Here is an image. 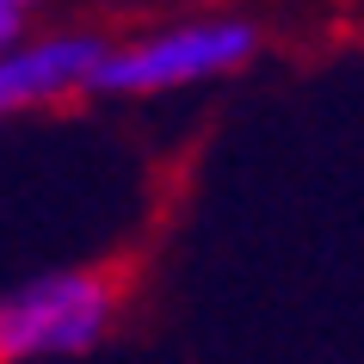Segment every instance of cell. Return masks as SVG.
<instances>
[{
  "label": "cell",
  "instance_id": "3957f363",
  "mask_svg": "<svg viewBox=\"0 0 364 364\" xmlns=\"http://www.w3.org/2000/svg\"><path fill=\"white\" fill-rule=\"evenodd\" d=\"M105 31H25L0 50V124L56 112L93 93V75L105 62Z\"/></svg>",
  "mask_w": 364,
  "mask_h": 364
},
{
  "label": "cell",
  "instance_id": "6da1fadb",
  "mask_svg": "<svg viewBox=\"0 0 364 364\" xmlns=\"http://www.w3.org/2000/svg\"><path fill=\"white\" fill-rule=\"evenodd\" d=\"M130 309L124 266H56L0 290V364H68L117 333Z\"/></svg>",
  "mask_w": 364,
  "mask_h": 364
},
{
  "label": "cell",
  "instance_id": "7a4b0ae2",
  "mask_svg": "<svg viewBox=\"0 0 364 364\" xmlns=\"http://www.w3.org/2000/svg\"><path fill=\"white\" fill-rule=\"evenodd\" d=\"M259 62V25L247 13H192V19L136 31L124 43H105V62L93 75V99H161L235 80Z\"/></svg>",
  "mask_w": 364,
  "mask_h": 364
},
{
  "label": "cell",
  "instance_id": "277c9868",
  "mask_svg": "<svg viewBox=\"0 0 364 364\" xmlns=\"http://www.w3.org/2000/svg\"><path fill=\"white\" fill-rule=\"evenodd\" d=\"M43 6H50V0H0V50H6V43H19Z\"/></svg>",
  "mask_w": 364,
  "mask_h": 364
}]
</instances>
